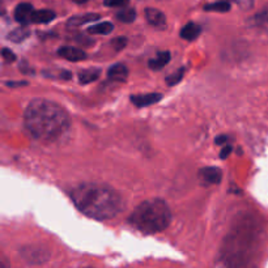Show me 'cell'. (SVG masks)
Returning a JSON list of instances; mask_svg holds the SVG:
<instances>
[{
	"instance_id": "1",
	"label": "cell",
	"mask_w": 268,
	"mask_h": 268,
	"mask_svg": "<svg viewBox=\"0 0 268 268\" xmlns=\"http://www.w3.org/2000/svg\"><path fill=\"white\" fill-rule=\"evenodd\" d=\"M26 131L38 140L54 141L69 130L71 118L59 104L45 98H36L24 111Z\"/></svg>"
},
{
	"instance_id": "2",
	"label": "cell",
	"mask_w": 268,
	"mask_h": 268,
	"mask_svg": "<svg viewBox=\"0 0 268 268\" xmlns=\"http://www.w3.org/2000/svg\"><path fill=\"white\" fill-rule=\"evenodd\" d=\"M71 199L80 212L100 221L114 219L126 207L118 191L108 185L96 182L77 185L71 191Z\"/></svg>"
},
{
	"instance_id": "3",
	"label": "cell",
	"mask_w": 268,
	"mask_h": 268,
	"mask_svg": "<svg viewBox=\"0 0 268 268\" xmlns=\"http://www.w3.org/2000/svg\"><path fill=\"white\" fill-rule=\"evenodd\" d=\"M171 222V211L167 203L158 198L140 203L128 216V224L144 234L160 233Z\"/></svg>"
},
{
	"instance_id": "4",
	"label": "cell",
	"mask_w": 268,
	"mask_h": 268,
	"mask_svg": "<svg viewBox=\"0 0 268 268\" xmlns=\"http://www.w3.org/2000/svg\"><path fill=\"white\" fill-rule=\"evenodd\" d=\"M21 255L26 261H29L32 264H41L50 258V254L47 250L42 247H36V246H29L24 247L21 250Z\"/></svg>"
},
{
	"instance_id": "5",
	"label": "cell",
	"mask_w": 268,
	"mask_h": 268,
	"mask_svg": "<svg viewBox=\"0 0 268 268\" xmlns=\"http://www.w3.org/2000/svg\"><path fill=\"white\" fill-rule=\"evenodd\" d=\"M34 11L36 10L33 8L30 3H20L15 8L13 16H15V20L17 23L21 24V26H25L32 23V16Z\"/></svg>"
},
{
	"instance_id": "6",
	"label": "cell",
	"mask_w": 268,
	"mask_h": 268,
	"mask_svg": "<svg viewBox=\"0 0 268 268\" xmlns=\"http://www.w3.org/2000/svg\"><path fill=\"white\" fill-rule=\"evenodd\" d=\"M58 55L62 56L65 60L69 62H80L86 59V52L81 49L73 47V46H63L58 50Z\"/></svg>"
},
{
	"instance_id": "7",
	"label": "cell",
	"mask_w": 268,
	"mask_h": 268,
	"mask_svg": "<svg viewBox=\"0 0 268 268\" xmlns=\"http://www.w3.org/2000/svg\"><path fill=\"white\" fill-rule=\"evenodd\" d=\"M200 180L207 185H219L221 182L222 173L219 167L216 166H206L199 170Z\"/></svg>"
},
{
	"instance_id": "8",
	"label": "cell",
	"mask_w": 268,
	"mask_h": 268,
	"mask_svg": "<svg viewBox=\"0 0 268 268\" xmlns=\"http://www.w3.org/2000/svg\"><path fill=\"white\" fill-rule=\"evenodd\" d=\"M144 15H145V19H147L148 23L152 26H154V28L162 29V28L166 26V17H165L163 12H161L160 10L149 7V8H145Z\"/></svg>"
},
{
	"instance_id": "9",
	"label": "cell",
	"mask_w": 268,
	"mask_h": 268,
	"mask_svg": "<svg viewBox=\"0 0 268 268\" xmlns=\"http://www.w3.org/2000/svg\"><path fill=\"white\" fill-rule=\"evenodd\" d=\"M162 100V96L160 93H145V95L131 96V102L136 108H147L150 105H154Z\"/></svg>"
},
{
	"instance_id": "10",
	"label": "cell",
	"mask_w": 268,
	"mask_h": 268,
	"mask_svg": "<svg viewBox=\"0 0 268 268\" xmlns=\"http://www.w3.org/2000/svg\"><path fill=\"white\" fill-rule=\"evenodd\" d=\"M97 20H100V15L98 13H84V15H77V16L71 17L67 21V26L68 28H77V26L93 23V21H97Z\"/></svg>"
},
{
	"instance_id": "11",
	"label": "cell",
	"mask_w": 268,
	"mask_h": 268,
	"mask_svg": "<svg viewBox=\"0 0 268 268\" xmlns=\"http://www.w3.org/2000/svg\"><path fill=\"white\" fill-rule=\"evenodd\" d=\"M108 76L113 81H126L128 77V68L122 63H118L109 68Z\"/></svg>"
},
{
	"instance_id": "12",
	"label": "cell",
	"mask_w": 268,
	"mask_h": 268,
	"mask_svg": "<svg viewBox=\"0 0 268 268\" xmlns=\"http://www.w3.org/2000/svg\"><path fill=\"white\" fill-rule=\"evenodd\" d=\"M250 24H251V26L256 28V29H260L261 32L268 33V7H265L264 10H261L254 17H251L250 19Z\"/></svg>"
},
{
	"instance_id": "13",
	"label": "cell",
	"mask_w": 268,
	"mask_h": 268,
	"mask_svg": "<svg viewBox=\"0 0 268 268\" xmlns=\"http://www.w3.org/2000/svg\"><path fill=\"white\" fill-rule=\"evenodd\" d=\"M170 58H171L170 51H160L154 58L149 59L148 65L153 71H160V69H162L170 62Z\"/></svg>"
},
{
	"instance_id": "14",
	"label": "cell",
	"mask_w": 268,
	"mask_h": 268,
	"mask_svg": "<svg viewBox=\"0 0 268 268\" xmlns=\"http://www.w3.org/2000/svg\"><path fill=\"white\" fill-rule=\"evenodd\" d=\"M55 12L51 10H38L33 12L32 23L33 24H49L55 19Z\"/></svg>"
},
{
	"instance_id": "15",
	"label": "cell",
	"mask_w": 268,
	"mask_h": 268,
	"mask_svg": "<svg viewBox=\"0 0 268 268\" xmlns=\"http://www.w3.org/2000/svg\"><path fill=\"white\" fill-rule=\"evenodd\" d=\"M200 32H202L200 26L191 21L181 29V38L186 39V41H194L199 37Z\"/></svg>"
},
{
	"instance_id": "16",
	"label": "cell",
	"mask_w": 268,
	"mask_h": 268,
	"mask_svg": "<svg viewBox=\"0 0 268 268\" xmlns=\"http://www.w3.org/2000/svg\"><path fill=\"white\" fill-rule=\"evenodd\" d=\"M101 76V69L100 68H86L78 72V81L81 84H91L98 80Z\"/></svg>"
},
{
	"instance_id": "17",
	"label": "cell",
	"mask_w": 268,
	"mask_h": 268,
	"mask_svg": "<svg viewBox=\"0 0 268 268\" xmlns=\"http://www.w3.org/2000/svg\"><path fill=\"white\" fill-rule=\"evenodd\" d=\"M29 36H30L29 29H28L26 26H20V28H16V29H13L11 33H8L7 38L15 43H20L24 42Z\"/></svg>"
},
{
	"instance_id": "18",
	"label": "cell",
	"mask_w": 268,
	"mask_h": 268,
	"mask_svg": "<svg viewBox=\"0 0 268 268\" xmlns=\"http://www.w3.org/2000/svg\"><path fill=\"white\" fill-rule=\"evenodd\" d=\"M114 29V25L109 21H104V23L96 24L93 26H89L88 33L91 34H100V36H106V34H110Z\"/></svg>"
},
{
	"instance_id": "19",
	"label": "cell",
	"mask_w": 268,
	"mask_h": 268,
	"mask_svg": "<svg viewBox=\"0 0 268 268\" xmlns=\"http://www.w3.org/2000/svg\"><path fill=\"white\" fill-rule=\"evenodd\" d=\"M117 19L119 20L121 23H134L135 19H136V11H135L134 8H123V10L118 11L117 12Z\"/></svg>"
},
{
	"instance_id": "20",
	"label": "cell",
	"mask_w": 268,
	"mask_h": 268,
	"mask_svg": "<svg viewBox=\"0 0 268 268\" xmlns=\"http://www.w3.org/2000/svg\"><path fill=\"white\" fill-rule=\"evenodd\" d=\"M204 11H211V12H228L230 11V3L224 2V0H219L216 3L206 4L204 6Z\"/></svg>"
},
{
	"instance_id": "21",
	"label": "cell",
	"mask_w": 268,
	"mask_h": 268,
	"mask_svg": "<svg viewBox=\"0 0 268 268\" xmlns=\"http://www.w3.org/2000/svg\"><path fill=\"white\" fill-rule=\"evenodd\" d=\"M183 76H185V68H180L176 69L174 73H171V75L166 76V78H165V81H166V84L169 85V86H174V85H176L178 82L182 81Z\"/></svg>"
},
{
	"instance_id": "22",
	"label": "cell",
	"mask_w": 268,
	"mask_h": 268,
	"mask_svg": "<svg viewBox=\"0 0 268 268\" xmlns=\"http://www.w3.org/2000/svg\"><path fill=\"white\" fill-rule=\"evenodd\" d=\"M224 2H228V3H234L235 6L241 8L242 11H248L251 10L254 7V0H224Z\"/></svg>"
},
{
	"instance_id": "23",
	"label": "cell",
	"mask_w": 268,
	"mask_h": 268,
	"mask_svg": "<svg viewBox=\"0 0 268 268\" xmlns=\"http://www.w3.org/2000/svg\"><path fill=\"white\" fill-rule=\"evenodd\" d=\"M111 46L114 47L115 51H121L127 46V38L126 37H117L111 41Z\"/></svg>"
},
{
	"instance_id": "24",
	"label": "cell",
	"mask_w": 268,
	"mask_h": 268,
	"mask_svg": "<svg viewBox=\"0 0 268 268\" xmlns=\"http://www.w3.org/2000/svg\"><path fill=\"white\" fill-rule=\"evenodd\" d=\"M2 58H3L4 62L7 63H13L16 60V55H15L13 51H11L10 49H7V47H4V49L2 50Z\"/></svg>"
},
{
	"instance_id": "25",
	"label": "cell",
	"mask_w": 268,
	"mask_h": 268,
	"mask_svg": "<svg viewBox=\"0 0 268 268\" xmlns=\"http://www.w3.org/2000/svg\"><path fill=\"white\" fill-rule=\"evenodd\" d=\"M130 3V0H105L104 4L106 7H111V8H115V7H126Z\"/></svg>"
},
{
	"instance_id": "26",
	"label": "cell",
	"mask_w": 268,
	"mask_h": 268,
	"mask_svg": "<svg viewBox=\"0 0 268 268\" xmlns=\"http://www.w3.org/2000/svg\"><path fill=\"white\" fill-rule=\"evenodd\" d=\"M229 140L228 135H219V136L215 139V144L216 145H222V147H225V143Z\"/></svg>"
},
{
	"instance_id": "27",
	"label": "cell",
	"mask_w": 268,
	"mask_h": 268,
	"mask_svg": "<svg viewBox=\"0 0 268 268\" xmlns=\"http://www.w3.org/2000/svg\"><path fill=\"white\" fill-rule=\"evenodd\" d=\"M230 152H232V145H225V147H222L221 152H220V157H221L222 160H225Z\"/></svg>"
},
{
	"instance_id": "28",
	"label": "cell",
	"mask_w": 268,
	"mask_h": 268,
	"mask_svg": "<svg viewBox=\"0 0 268 268\" xmlns=\"http://www.w3.org/2000/svg\"><path fill=\"white\" fill-rule=\"evenodd\" d=\"M7 86H10V88H16V86H25L28 85L26 81H7L6 82Z\"/></svg>"
},
{
	"instance_id": "29",
	"label": "cell",
	"mask_w": 268,
	"mask_h": 268,
	"mask_svg": "<svg viewBox=\"0 0 268 268\" xmlns=\"http://www.w3.org/2000/svg\"><path fill=\"white\" fill-rule=\"evenodd\" d=\"M85 268H92V267H85Z\"/></svg>"
}]
</instances>
